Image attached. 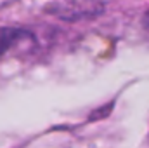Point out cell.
Listing matches in <instances>:
<instances>
[{
  "instance_id": "6da1fadb",
  "label": "cell",
  "mask_w": 149,
  "mask_h": 148,
  "mask_svg": "<svg viewBox=\"0 0 149 148\" xmlns=\"http://www.w3.org/2000/svg\"><path fill=\"white\" fill-rule=\"evenodd\" d=\"M104 0H57L45 7L47 14L70 23L99 18L101 14H104Z\"/></svg>"
},
{
  "instance_id": "7a4b0ae2",
  "label": "cell",
  "mask_w": 149,
  "mask_h": 148,
  "mask_svg": "<svg viewBox=\"0 0 149 148\" xmlns=\"http://www.w3.org/2000/svg\"><path fill=\"white\" fill-rule=\"evenodd\" d=\"M24 38H31V32H28L24 28L0 26V58Z\"/></svg>"
},
{
  "instance_id": "3957f363",
  "label": "cell",
  "mask_w": 149,
  "mask_h": 148,
  "mask_svg": "<svg viewBox=\"0 0 149 148\" xmlns=\"http://www.w3.org/2000/svg\"><path fill=\"white\" fill-rule=\"evenodd\" d=\"M146 23H148V25H149V12H148V14H146Z\"/></svg>"
}]
</instances>
